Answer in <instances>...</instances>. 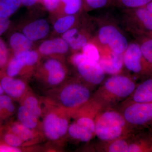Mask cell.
I'll use <instances>...</instances> for the list:
<instances>
[{
	"label": "cell",
	"mask_w": 152,
	"mask_h": 152,
	"mask_svg": "<svg viewBox=\"0 0 152 152\" xmlns=\"http://www.w3.org/2000/svg\"><path fill=\"white\" fill-rule=\"evenodd\" d=\"M48 72V82L52 86L59 84L65 77L66 72L62 66L53 68Z\"/></svg>",
	"instance_id": "cell-22"
},
{
	"label": "cell",
	"mask_w": 152,
	"mask_h": 152,
	"mask_svg": "<svg viewBox=\"0 0 152 152\" xmlns=\"http://www.w3.org/2000/svg\"><path fill=\"white\" fill-rule=\"evenodd\" d=\"M1 110H0V112H1Z\"/></svg>",
	"instance_id": "cell-46"
},
{
	"label": "cell",
	"mask_w": 152,
	"mask_h": 152,
	"mask_svg": "<svg viewBox=\"0 0 152 152\" xmlns=\"http://www.w3.org/2000/svg\"><path fill=\"white\" fill-rule=\"evenodd\" d=\"M124 62L128 70L145 76V78L152 75V66L144 58L137 44L132 43L128 46L124 55Z\"/></svg>",
	"instance_id": "cell-5"
},
{
	"label": "cell",
	"mask_w": 152,
	"mask_h": 152,
	"mask_svg": "<svg viewBox=\"0 0 152 152\" xmlns=\"http://www.w3.org/2000/svg\"><path fill=\"white\" fill-rule=\"evenodd\" d=\"M136 9L135 15L140 26L149 33H152V12L145 7Z\"/></svg>",
	"instance_id": "cell-17"
},
{
	"label": "cell",
	"mask_w": 152,
	"mask_h": 152,
	"mask_svg": "<svg viewBox=\"0 0 152 152\" xmlns=\"http://www.w3.org/2000/svg\"><path fill=\"white\" fill-rule=\"evenodd\" d=\"M75 35L69 39L66 42L74 50H79L83 48L86 45L87 39L82 35L79 34L77 36Z\"/></svg>",
	"instance_id": "cell-28"
},
{
	"label": "cell",
	"mask_w": 152,
	"mask_h": 152,
	"mask_svg": "<svg viewBox=\"0 0 152 152\" xmlns=\"http://www.w3.org/2000/svg\"><path fill=\"white\" fill-rule=\"evenodd\" d=\"M87 4L94 9L100 8L104 7L110 0H85Z\"/></svg>",
	"instance_id": "cell-35"
},
{
	"label": "cell",
	"mask_w": 152,
	"mask_h": 152,
	"mask_svg": "<svg viewBox=\"0 0 152 152\" xmlns=\"http://www.w3.org/2000/svg\"><path fill=\"white\" fill-rule=\"evenodd\" d=\"M87 59H88V58L83 53H77L74 55L72 58V61L74 64L77 66L80 63Z\"/></svg>",
	"instance_id": "cell-37"
},
{
	"label": "cell",
	"mask_w": 152,
	"mask_h": 152,
	"mask_svg": "<svg viewBox=\"0 0 152 152\" xmlns=\"http://www.w3.org/2000/svg\"><path fill=\"white\" fill-rule=\"evenodd\" d=\"M89 88L80 83H69L60 91L59 99L64 109L75 111L86 104L92 98Z\"/></svg>",
	"instance_id": "cell-4"
},
{
	"label": "cell",
	"mask_w": 152,
	"mask_h": 152,
	"mask_svg": "<svg viewBox=\"0 0 152 152\" xmlns=\"http://www.w3.org/2000/svg\"><path fill=\"white\" fill-rule=\"evenodd\" d=\"M69 125L67 117L52 112L45 117L43 129L48 138L51 140H57L66 134Z\"/></svg>",
	"instance_id": "cell-6"
},
{
	"label": "cell",
	"mask_w": 152,
	"mask_h": 152,
	"mask_svg": "<svg viewBox=\"0 0 152 152\" xmlns=\"http://www.w3.org/2000/svg\"><path fill=\"white\" fill-rule=\"evenodd\" d=\"M21 3L24 5L26 6H31L35 4L38 0H20Z\"/></svg>",
	"instance_id": "cell-41"
},
{
	"label": "cell",
	"mask_w": 152,
	"mask_h": 152,
	"mask_svg": "<svg viewBox=\"0 0 152 152\" xmlns=\"http://www.w3.org/2000/svg\"><path fill=\"white\" fill-rule=\"evenodd\" d=\"M10 44L15 55L29 50L32 46V41L24 34L16 33L11 36Z\"/></svg>",
	"instance_id": "cell-16"
},
{
	"label": "cell",
	"mask_w": 152,
	"mask_h": 152,
	"mask_svg": "<svg viewBox=\"0 0 152 152\" xmlns=\"http://www.w3.org/2000/svg\"><path fill=\"white\" fill-rule=\"evenodd\" d=\"M140 46L144 58L152 67V38L145 39Z\"/></svg>",
	"instance_id": "cell-26"
},
{
	"label": "cell",
	"mask_w": 152,
	"mask_h": 152,
	"mask_svg": "<svg viewBox=\"0 0 152 152\" xmlns=\"http://www.w3.org/2000/svg\"><path fill=\"white\" fill-rule=\"evenodd\" d=\"M25 66H26L25 63L20 57L18 55H15L9 63L7 69L8 75L12 77L17 75Z\"/></svg>",
	"instance_id": "cell-24"
},
{
	"label": "cell",
	"mask_w": 152,
	"mask_h": 152,
	"mask_svg": "<svg viewBox=\"0 0 152 152\" xmlns=\"http://www.w3.org/2000/svg\"><path fill=\"white\" fill-rule=\"evenodd\" d=\"M137 86L132 79L129 77L114 75L99 87L92 98L103 108L112 107L129 98Z\"/></svg>",
	"instance_id": "cell-2"
},
{
	"label": "cell",
	"mask_w": 152,
	"mask_h": 152,
	"mask_svg": "<svg viewBox=\"0 0 152 152\" xmlns=\"http://www.w3.org/2000/svg\"><path fill=\"white\" fill-rule=\"evenodd\" d=\"M77 33V30L76 28L69 29L64 33L62 36L63 39L66 41L75 35Z\"/></svg>",
	"instance_id": "cell-40"
},
{
	"label": "cell",
	"mask_w": 152,
	"mask_h": 152,
	"mask_svg": "<svg viewBox=\"0 0 152 152\" xmlns=\"http://www.w3.org/2000/svg\"><path fill=\"white\" fill-rule=\"evenodd\" d=\"M4 92V91L3 90L2 87L1 85H0V95H2Z\"/></svg>",
	"instance_id": "cell-43"
},
{
	"label": "cell",
	"mask_w": 152,
	"mask_h": 152,
	"mask_svg": "<svg viewBox=\"0 0 152 152\" xmlns=\"http://www.w3.org/2000/svg\"><path fill=\"white\" fill-rule=\"evenodd\" d=\"M7 50L4 42L0 39V67L6 64L7 60Z\"/></svg>",
	"instance_id": "cell-34"
},
{
	"label": "cell",
	"mask_w": 152,
	"mask_h": 152,
	"mask_svg": "<svg viewBox=\"0 0 152 152\" xmlns=\"http://www.w3.org/2000/svg\"><path fill=\"white\" fill-rule=\"evenodd\" d=\"M128 152H152V132L149 128L138 130L130 135Z\"/></svg>",
	"instance_id": "cell-9"
},
{
	"label": "cell",
	"mask_w": 152,
	"mask_h": 152,
	"mask_svg": "<svg viewBox=\"0 0 152 152\" xmlns=\"http://www.w3.org/2000/svg\"><path fill=\"white\" fill-rule=\"evenodd\" d=\"M69 45L63 39L56 38L44 42L39 48L41 53L50 55L53 53H64L67 52Z\"/></svg>",
	"instance_id": "cell-15"
},
{
	"label": "cell",
	"mask_w": 152,
	"mask_h": 152,
	"mask_svg": "<svg viewBox=\"0 0 152 152\" xmlns=\"http://www.w3.org/2000/svg\"><path fill=\"white\" fill-rule=\"evenodd\" d=\"M18 116L20 122L29 129L33 130L37 126L38 118L23 105L19 107Z\"/></svg>",
	"instance_id": "cell-19"
},
{
	"label": "cell",
	"mask_w": 152,
	"mask_h": 152,
	"mask_svg": "<svg viewBox=\"0 0 152 152\" xmlns=\"http://www.w3.org/2000/svg\"><path fill=\"white\" fill-rule=\"evenodd\" d=\"M77 67L82 78L90 84L97 86L104 79L105 73L96 61L87 59L80 63Z\"/></svg>",
	"instance_id": "cell-8"
},
{
	"label": "cell",
	"mask_w": 152,
	"mask_h": 152,
	"mask_svg": "<svg viewBox=\"0 0 152 152\" xmlns=\"http://www.w3.org/2000/svg\"><path fill=\"white\" fill-rule=\"evenodd\" d=\"M11 130L24 142L28 141L34 138V133L33 130L25 126L20 123L14 124L11 127Z\"/></svg>",
	"instance_id": "cell-21"
},
{
	"label": "cell",
	"mask_w": 152,
	"mask_h": 152,
	"mask_svg": "<svg viewBox=\"0 0 152 152\" xmlns=\"http://www.w3.org/2000/svg\"><path fill=\"white\" fill-rule=\"evenodd\" d=\"M43 1L47 10L52 11L54 10L58 7L61 0H43Z\"/></svg>",
	"instance_id": "cell-36"
},
{
	"label": "cell",
	"mask_w": 152,
	"mask_h": 152,
	"mask_svg": "<svg viewBox=\"0 0 152 152\" xmlns=\"http://www.w3.org/2000/svg\"><path fill=\"white\" fill-rule=\"evenodd\" d=\"M20 0H0V18H8L19 8Z\"/></svg>",
	"instance_id": "cell-20"
},
{
	"label": "cell",
	"mask_w": 152,
	"mask_h": 152,
	"mask_svg": "<svg viewBox=\"0 0 152 152\" xmlns=\"http://www.w3.org/2000/svg\"><path fill=\"white\" fill-rule=\"evenodd\" d=\"M121 4L128 7L137 8L146 5L152 0H119Z\"/></svg>",
	"instance_id": "cell-31"
},
{
	"label": "cell",
	"mask_w": 152,
	"mask_h": 152,
	"mask_svg": "<svg viewBox=\"0 0 152 152\" xmlns=\"http://www.w3.org/2000/svg\"><path fill=\"white\" fill-rule=\"evenodd\" d=\"M95 123V136L101 141L113 140L135 132L121 111L112 107L101 110L96 116Z\"/></svg>",
	"instance_id": "cell-1"
},
{
	"label": "cell",
	"mask_w": 152,
	"mask_h": 152,
	"mask_svg": "<svg viewBox=\"0 0 152 152\" xmlns=\"http://www.w3.org/2000/svg\"><path fill=\"white\" fill-rule=\"evenodd\" d=\"M150 34H151L152 35V33H150Z\"/></svg>",
	"instance_id": "cell-45"
},
{
	"label": "cell",
	"mask_w": 152,
	"mask_h": 152,
	"mask_svg": "<svg viewBox=\"0 0 152 152\" xmlns=\"http://www.w3.org/2000/svg\"><path fill=\"white\" fill-rule=\"evenodd\" d=\"M49 25L45 19H39L27 25L23 33L32 41H35L44 38L48 34Z\"/></svg>",
	"instance_id": "cell-12"
},
{
	"label": "cell",
	"mask_w": 152,
	"mask_h": 152,
	"mask_svg": "<svg viewBox=\"0 0 152 152\" xmlns=\"http://www.w3.org/2000/svg\"><path fill=\"white\" fill-rule=\"evenodd\" d=\"M83 48V53L88 59L98 61L100 55L96 47L92 44H87Z\"/></svg>",
	"instance_id": "cell-30"
},
{
	"label": "cell",
	"mask_w": 152,
	"mask_h": 152,
	"mask_svg": "<svg viewBox=\"0 0 152 152\" xmlns=\"http://www.w3.org/2000/svg\"><path fill=\"white\" fill-rule=\"evenodd\" d=\"M99 35L101 42L108 44L115 53H123L129 46L126 39L113 26L103 27L100 30Z\"/></svg>",
	"instance_id": "cell-7"
},
{
	"label": "cell",
	"mask_w": 152,
	"mask_h": 152,
	"mask_svg": "<svg viewBox=\"0 0 152 152\" xmlns=\"http://www.w3.org/2000/svg\"><path fill=\"white\" fill-rule=\"evenodd\" d=\"M16 55H18L20 57L26 66L33 65L38 61V55L34 51L28 50Z\"/></svg>",
	"instance_id": "cell-29"
},
{
	"label": "cell",
	"mask_w": 152,
	"mask_h": 152,
	"mask_svg": "<svg viewBox=\"0 0 152 152\" xmlns=\"http://www.w3.org/2000/svg\"><path fill=\"white\" fill-rule=\"evenodd\" d=\"M105 73L115 75L120 72L124 64V55L113 52L110 56L102 57L98 61Z\"/></svg>",
	"instance_id": "cell-11"
},
{
	"label": "cell",
	"mask_w": 152,
	"mask_h": 152,
	"mask_svg": "<svg viewBox=\"0 0 152 152\" xmlns=\"http://www.w3.org/2000/svg\"><path fill=\"white\" fill-rule=\"evenodd\" d=\"M21 150L18 148L10 146L8 145H0V152H21Z\"/></svg>",
	"instance_id": "cell-39"
},
{
	"label": "cell",
	"mask_w": 152,
	"mask_h": 152,
	"mask_svg": "<svg viewBox=\"0 0 152 152\" xmlns=\"http://www.w3.org/2000/svg\"><path fill=\"white\" fill-rule=\"evenodd\" d=\"M23 105L38 118L40 117L42 113V110L39 105L38 99L35 97L34 96L27 97L23 101Z\"/></svg>",
	"instance_id": "cell-25"
},
{
	"label": "cell",
	"mask_w": 152,
	"mask_h": 152,
	"mask_svg": "<svg viewBox=\"0 0 152 152\" xmlns=\"http://www.w3.org/2000/svg\"><path fill=\"white\" fill-rule=\"evenodd\" d=\"M4 140L7 145L16 148L20 146L24 142L21 139L13 133L6 134Z\"/></svg>",
	"instance_id": "cell-32"
},
{
	"label": "cell",
	"mask_w": 152,
	"mask_h": 152,
	"mask_svg": "<svg viewBox=\"0 0 152 152\" xmlns=\"http://www.w3.org/2000/svg\"><path fill=\"white\" fill-rule=\"evenodd\" d=\"M65 4L64 11L69 15H74L81 7L82 0H61Z\"/></svg>",
	"instance_id": "cell-27"
},
{
	"label": "cell",
	"mask_w": 152,
	"mask_h": 152,
	"mask_svg": "<svg viewBox=\"0 0 152 152\" xmlns=\"http://www.w3.org/2000/svg\"><path fill=\"white\" fill-rule=\"evenodd\" d=\"M130 134L110 141H102L99 145L96 147V150L100 152H128Z\"/></svg>",
	"instance_id": "cell-14"
},
{
	"label": "cell",
	"mask_w": 152,
	"mask_h": 152,
	"mask_svg": "<svg viewBox=\"0 0 152 152\" xmlns=\"http://www.w3.org/2000/svg\"><path fill=\"white\" fill-rule=\"evenodd\" d=\"M75 21V17L69 15L60 18L57 20L54 25V28L57 32L61 34L69 29Z\"/></svg>",
	"instance_id": "cell-23"
},
{
	"label": "cell",
	"mask_w": 152,
	"mask_h": 152,
	"mask_svg": "<svg viewBox=\"0 0 152 152\" xmlns=\"http://www.w3.org/2000/svg\"><path fill=\"white\" fill-rule=\"evenodd\" d=\"M1 85L4 92L12 97L18 98L21 96L26 91V86L23 81L6 77L1 81Z\"/></svg>",
	"instance_id": "cell-13"
},
{
	"label": "cell",
	"mask_w": 152,
	"mask_h": 152,
	"mask_svg": "<svg viewBox=\"0 0 152 152\" xmlns=\"http://www.w3.org/2000/svg\"><path fill=\"white\" fill-rule=\"evenodd\" d=\"M67 132L71 137L84 142L90 141L95 136L81 127L75 122L69 125Z\"/></svg>",
	"instance_id": "cell-18"
},
{
	"label": "cell",
	"mask_w": 152,
	"mask_h": 152,
	"mask_svg": "<svg viewBox=\"0 0 152 152\" xmlns=\"http://www.w3.org/2000/svg\"><path fill=\"white\" fill-rule=\"evenodd\" d=\"M145 7L146 8L149 10L151 11L152 12V1L148 4L145 6Z\"/></svg>",
	"instance_id": "cell-42"
},
{
	"label": "cell",
	"mask_w": 152,
	"mask_h": 152,
	"mask_svg": "<svg viewBox=\"0 0 152 152\" xmlns=\"http://www.w3.org/2000/svg\"><path fill=\"white\" fill-rule=\"evenodd\" d=\"M148 127L151 130V131L152 132V121L150 123V124H149V125Z\"/></svg>",
	"instance_id": "cell-44"
},
{
	"label": "cell",
	"mask_w": 152,
	"mask_h": 152,
	"mask_svg": "<svg viewBox=\"0 0 152 152\" xmlns=\"http://www.w3.org/2000/svg\"><path fill=\"white\" fill-rule=\"evenodd\" d=\"M120 111L135 131L148 127L152 121V101L146 102H123Z\"/></svg>",
	"instance_id": "cell-3"
},
{
	"label": "cell",
	"mask_w": 152,
	"mask_h": 152,
	"mask_svg": "<svg viewBox=\"0 0 152 152\" xmlns=\"http://www.w3.org/2000/svg\"><path fill=\"white\" fill-rule=\"evenodd\" d=\"M5 109L10 112H13L15 107L11 98L7 95H0V110Z\"/></svg>",
	"instance_id": "cell-33"
},
{
	"label": "cell",
	"mask_w": 152,
	"mask_h": 152,
	"mask_svg": "<svg viewBox=\"0 0 152 152\" xmlns=\"http://www.w3.org/2000/svg\"><path fill=\"white\" fill-rule=\"evenodd\" d=\"M10 23V21L8 18H0V35L7 30Z\"/></svg>",
	"instance_id": "cell-38"
},
{
	"label": "cell",
	"mask_w": 152,
	"mask_h": 152,
	"mask_svg": "<svg viewBox=\"0 0 152 152\" xmlns=\"http://www.w3.org/2000/svg\"><path fill=\"white\" fill-rule=\"evenodd\" d=\"M129 97L125 102H146L152 101V75L137 85Z\"/></svg>",
	"instance_id": "cell-10"
}]
</instances>
